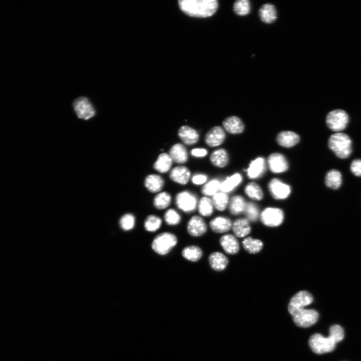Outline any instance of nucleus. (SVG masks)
<instances>
[{"mask_svg": "<svg viewBox=\"0 0 361 361\" xmlns=\"http://www.w3.org/2000/svg\"><path fill=\"white\" fill-rule=\"evenodd\" d=\"M178 4L187 15L201 18L213 16L219 7L217 0H180Z\"/></svg>", "mask_w": 361, "mask_h": 361, "instance_id": "1", "label": "nucleus"}, {"mask_svg": "<svg viewBox=\"0 0 361 361\" xmlns=\"http://www.w3.org/2000/svg\"><path fill=\"white\" fill-rule=\"evenodd\" d=\"M328 145L330 149L339 159H347L352 153V140L345 133H336L331 136Z\"/></svg>", "mask_w": 361, "mask_h": 361, "instance_id": "2", "label": "nucleus"}, {"mask_svg": "<svg viewBox=\"0 0 361 361\" xmlns=\"http://www.w3.org/2000/svg\"><path fill=\"white\" fill-rule=\"evenodd\" d=\"M178 239L175 235L169 232H163L154 239L152 243L153 250L160 256H165L177 244Z\"/></svg>", "mask_w": 361, "mask_h": 361, "instance_id": "3", "label": "nucleus"}, {"mask_svg": "<svg viewBox=\"0 0 361 361\" xmlns=\"http://www.w3.org/2000/svg\"><path fill=\"white\" fill-rule=\"evenodd\" d=\"M295 324L302 328H308L315 324L318 318V313L314 310L302 308L289 312Z\"/></svg>", "mask_w": 361, "mask_h": 361, "instance_id": "4", "label": "nucleus"}, {"mask_svg": "<svg viewBox=\"0 0 361 361\" xmlns=\"http://www.w3.org/2000/svg\"><path fill=\"white\" fill-rule=\"evenodd\" d=\"M349 122L348 114L342 110L332 111L326 118V123L329 128L336 133H341L346 129Z\"/></svg>", "mask_w": 361, "mask_h": 361, "instance_id": "5", "label": "nucleus"}, {"mask_svg": "<svg viewBox=\"0 0 361 361\" xmlns=\"http://www.w3.org/2000/svg\"><path fill=\"white\" fill-rule=\"evenodd\" d=\"M309 343L312 351L318 354L332 352L335 349L337 344L330 336L325 337L319 334L312 336Z\"/></svg>", "mask_w": 361, "mask_h": 361, "instance_id": "6", "label": "nucleus"}, {"mask_svg": "<svg viewBox=\"0 0 361 361\" xmlns=\"http://www.w3.org/2000/svg\"><path fill=\"white\" fill-rule=\"evenodd\" d=\"M74 110L78 118L88 120L96 115L95 108L87 97H79L73 103Z\"/></svg>", "mask_w": 361, "mask_h": 361, "instance_id": "7", "label": "nucleus"}, {"mask_svg": "<svg viewBox=\"0 0 361 361\" xmlns=\"http://www.w3.org/2000/svg\"><path fill=\"white\" fill-rule=\"evenodd\" d=\"M176 203L179 209L188 214L194 211L198 204L197 196L188 191H183L177 195Z\"/></svg>", "mask_w": 361, "mask_h": 361, "instance_id": "8", "label": "nucleus"}, {"mask_svg": "<svg viewBox=\"0 0 361 361\" xmlns=\"http://www.w3.org/2000/svg\"><path fill=\"white\" fill-rule=\"evenodd\" d=\"M262 222L269 227H277L282 224L284 220L283 210L277 208H267L265 209L261 215Z\"/></svg>", "mask_w": 361, "mask_h": 361, "instance_id": "9", "label": "nucleus"}, {"mask_svg": "<svg viewBox=\"0 0 361 361\" xmlns=\"http://www.w3.org/2000/svg\"><path fill=\"white\" fill-rule=\"evenodd\" d=\"M268 187L272 196L277 200L287 198L291 193L290 186L278 179L271 180L269 183Z\"/></svg>", "mask_w": 361, "mask_h": 361, "instance_id": "10", "label": "nucleus"}, {"mask_svg": "<svg viewBox=\"0 0 361 361\" xmlns=\"http://www.w3.org/2000/svg\"><path fill=\"white\" fill-rule=\"evenodd\" d=\"M313 301V295L308 291H301L296 293L291 298L289 306V312L305 308L311 305Z\"/></svg>", "mask_w": 361, "mask_h": 361, "instance_id": "11", "label": "nucleus"}, {"mask_svg": "<svg viewBox=\"0 0 361 361\" xmlns=\"http://www.w3.org/2000/svg\"><path fill=\"white\" fill-rule=\"evenodd\" d=\"M189 234L193 237H200L205 234L207 226L204 219L199 216H194L189 221L187 224Z\"/></svg>", "mask_w": 361, "mask_h": 361, "instance_id": "12", "label": "nucleus"}, {"mask_svg": "<svg viewBox=\"0 0 361 361\" xmlns=\"http://www.w3.org/2000/svg\"><path fill=\"white\" fill-rule=\"evenodd\" d=\"M268 163L270 171L274 173H281L287 171L288 162L285 157L280 153H274L268 158Z\"/></svg>", "mask_w": 361, "mask_h": 361, "instance_id": "13", "label": "nucleus"}, {"mask_svg": "<svg viewBox=\"0 0 361 361\" xmlns=\"http://www.w3.org/2000/svg\"><path fill=\"white\" fill-rule=\"evenodd\" d=\"M225 133L220 126H216L206 134L205 142L211 147H216L221 144L225 139Z\"/></svg>", "mask_w": 361, "mask_h": 361, "instance_id": "14", "label": "nucleus"}, {"mask_svg": "<svg viewBox=\"0 0 361 361\" xmlns=\"http://www.w3.org/2000/svg\"><path fill=\"white\" fill-rule=\"evenodd\" d=\"M225 130L232 134L241 133L244 129V125L240 118L236 116H231L226 118L223 122Z\"/></svg>", "mask_w": 361, "mask_h": 361, "instance_id": "15", "label": "nucleus"}, {"mask_svg": "<svg viewBox=\"0 0 361 361\" xmlns=\"http://www.w3.org/2000/svg\"><path fill=\"white\" fill-rule=\"evenodd\" d=\"M178 135L185 144L190 145L196 144L199 139L198 132L193 127L186 125L180 127Z\"/></svg>", "mask_w": 361, "mask_h": 361, "instance_id": "16", "label": "nucleus"}, {"mask_svg": "<svg viewBox=\"0 0 361 361\" xmlns=\"http://www.w3.org/2000/svg\"><path fill=\"white\" fill-rule=\"evenodd\" d=\"M265 169V162L263 158H258L250 163L246 171L250 179H257L263 175Z\"/></svg>", "mask_w": 361, "mask_h": 361, "instance_id": "17", "label": "nucleus"}, {"mask_svg": "<svg viewBox=\"0 0 361 361\" xmlns=\"http://www.w3.org/2000/svg\"><path fill=\"white\" fill-rule=\"evenodd\" d=\"M209 263L212 269L217 271H222L226 268L228 260L223 253L215 252L210 254Z\"/></svg>", "mask_w": 361, "mask_h": 361, "instance_id": "18", "label": "nucleus"}, {"mask_svg": "<svg viewBox=\"0 0 361 361\" xmlns=\"http://www.w3.org/2000/svg\"><path fill=\"white\" fill-rule=\"evenodd\" d=\"M220 243L224 250L228 254L233 255L240 250V244L237 239L233 235H226L221 237Z\"/></svg>", "mask_w": 361, "mask_h": 361, "instance_id": "19", "label": "nucleus"}, {"mask_svg": "<svg viewBox=\"0 0 361 361\" xmlns=\"http://www.w3.org/2000/svg\"><path fill=\"white\" fill-rule=\"evenodd\" d=\"M191 176L189 169L185 166H178L173 168L169 177L180 184L186 185L189 182Z\"/></svg>", "mask_w": 361, "mask_h": 361, "instance_id": "20", "label": "nucleus"}, {"mask_svg": "<svg viewBox=\"0 0 361 361\" xmlns=\"http://www.w3.org/2000/svg\"><path fill=\"white\" fill-rule=\"evenodd\" d=\"M169 155L173 161L180 164L186 163L188 160L186 148L181 144H174L169 150Z\"/></svg>", "mask_w": 361, "mask_h": 361, "instance_id": "21", "label": "nucleus"}, {"mask_svg": "<svg viewBox=\"0 0 361 361\" xmlns=\"http://www.w3.org/2000/svg\"><path fill=\"white\" fill-rule=\"evenodd\" d=\"M300 141V136L294 132L290 131H284L281 132L277 137L278 144L284 147H291Z\"/></svg>", "mask_w": 361, "mask_h": 361, "instance_id": "22", "label": "nucleus"}, {"mask_svg": "<svg viewBox=\"0 0 361 361\" xmlns=\"http://www.w3.org/2000/svg\"><path fill=\"white\" fill-rule=\"evenodd\" d=\"M210 226L215 232L223 233L229 231L232 227V224L229 218L219 217L211 221Z\"/></svg>", "mask_w": 361, "mask_h": 361, "instance_id": "23", "label": "nucleus"}, {"mask_svg": "<svg viewBox=\"0 0 361 361\" xmlns=\"http://www.w3.org/2000/svg\"><path fill=\"white\" fill-rule=\"evenodd\" d=\"M164 179L158 175H150L145 179V187L148 191L153 193L160 192L164 188Z\"/></svg>", "mask_w": 361, "mask_h": 361, "instance_id": "24", "label": "nucleus"}, {"mask_svg": "<svg viewBox=\"0 0 361 361\" xmlns=\"http://www.w3.org/2000/svg\"><path fill=\"white\" fill-rule=\"evenodd\" d=\"M261 20L265 24H271L277 19V11L271 4H264L259 10Z\"/></svg>", "mask_w": 361, "mask_h": 361, "instance_id": "25", "label": "nucleus"}, {"mask_svg": "<svg viewBox=\"0 0 361 361\" xmlns=\"http://www.w3.org/2000/svg\"><path fill=\"white\" fill-rule=\"evenodd\" d=\"M325 184L327 187L330 189L333 190L339 189L342 184L341 173L337 169H331L326 175Z\"/></svg>", "mask_w": 361, "mask_h": 361, "instance_id": "26", "label": "nucleus"}, {"mask_svg": "<svg viewBox=\"0 0 361 361\" xmlns=\"http://www.w3.org/2000/svg\"><path fill=\"white\" fill-rule=\"evenodd\" d=\"M212 164L218 168L226 167L229 162V156L223 148H219L212 152L210 157Z\"/></svg>", "mask_w": 361, "mask_h": 361, "instance_id": "27", "label": "nucleus"}, {"mask_svg": "<svg viewBox=\"0 0 361 361\" xmlns=\"http://www.w3.org/2000/svg\"><path fill=\"white\" fill-rule=\"evenodd\" d=\"M232 228L235 234L239 238L245 237L249 234L251 231L249 221L247 219L244 218L236 220L232 225Z\"/></svg>", "mask_w": 361, "mask_h": 361, "instance_id": "28", "label": "nucleus"}, {"mask_svg": "<svg viewBox=\"0 0 361 361\" xmlns=\"http://www.w3.org/2000/svg\"><path fill=\"white\" fill-rule=\"evenodd\" d=\"M183 257L192 262L199 261L203 256V251L201 248L195 245L188 246L185 247L182 251Z\"/></svg>", "mask_w": 361, "mask_h": 361, "instance_id": "29", "label": "nucleus"}, {"mask_svg": "<svg viewBox=\"0 0 361 361\" xmlns=\"http://www.w3.org/2000/svg\"><path fill=\"white\" fill-rule=\"evenodd\" d=\"M172 163L173 160L169 154L162 153L159 155L155 163L154 168L156 171L160 173H166L171 168Z\"/></svg>", "mask_w": 361, "mask_h": 361, "instance_id": "30", "label": "nucleus"}, {"mask_svg": "<svg viewBox=\"0 0 361 361\" xmlns=\"http://www.w3.org/2000/svg\"><path fill=\"white\" fill-rule=\"evenodd\" d=\"M242 180V177L240 174H235L228 177L224 182L220 183V190L225 193H230L237 187Z\"/></svg>", "mask_w": 361, "mask_h": 361, "instance_id": "31", "label": "nucleus"}, {"mask_svg": "<svg viewBox=\"0 0 361 361\" xmlns=\"http://www.w3.org/2000/svg\"><path fill=\"white\" fill-rule=\"evenodd\" d=\"M246 203L241 196L233 197L229 203V210L232 215L238 216L244 212Z\"/></svg>", "mask_w": 361, "mask_h": 361, "instance_id": "32", "label": "nucleus"}, {"mask_svg": "<svg viewBox=\"0 0 361 361\" xmlns=\"http://www.w3.org/2000/svg\"><path fill=\"white\" fill-rule=\"evenodd\" d=\"M246 194L254 200H261L264 198L263 191L261 187L256 183H248L245 188Z\"/></svg>", "mask_w": 361, "mask_h": 361, "instance_id": "33", "label": "nucleus"}, {"mask_svg": "<svg viewBox=\"0 0 361 361\" xmlns=\"http://www.w3.org/2000/svg\"><path fill=\"white\" fill-rule=\"evenodd\" d=\"M199 214L204 217H209L214 213V206L212 200L207 197L202 198L198 204Z\"/></svg>", "mask_w": 361, "mask_h": 361, "instance_id": "34", "label": "nucleus"}, {"mask_svg": "<svg viewBox=\"0 0 361 361\" xmlns=\"http://www.w3.org/2000/svg\"><path fill=\"white\" fill-rule=\"evenodd\" d=\"M244 248L249 253L252 254L260 252L263 248V242L259 240L247 238L242 242Z\"/></svg>", "mask_w": 361, "mask_h": 361, "instance_id": "35", "label": "nucleus"}, {"mask_svg": "<svg viewBox=\"0 0 361 361\" xmlns=\"http://www.w3.org/2000/svg\"><path fill=\"white\" fill-rule=\"evenodd\" d=\"M172 198L170 194L164 192L158 194L154 199V205L158 210H163L168 208L171 203Z\"/></svg>", "mask_w": 361, "mask_h": 361, "instance_id": "36", "label": "nucleus"}, {"mask_svg": "<svg viewBox=\"0 0 361 361\" xmlns=\"http://www.w3.org/2000/svg\"><path fill=\"white\" fill-rule=\"evenodd\" d=\"M162 220L157 216L151 215L145 220L144 227L148 232H154L158 230L162 226Z\"/></svg>", "mask_w": 361, "mask_h": 361, "instance_id": "37", "label": "nucleus"}, {"mask_svg": "<svg viewBox=\"0 0 361 361\" xmlns=\"http://www.w3.org/2000/svg\"><path fill=\"white\" fill-rule=\"evenodd\" d=\"M214 207L219 211L225 210L229 203L228 196L223 193H218L213 196L212 200Z\"/></svg>", "mask_w": 361, "mask_h": 361, "instance_id": "38", "label": "nucleus"}, {"mask_svg": "<svg viewBox=\"0 0 361 361\" xmlns=\"http://www.w3.org/2000/svg\"><path fill=\"white\" fill-rule=\"evenodd\" d=\"M233 10L239 16H245L249 14L251 10V5L248 0H239L233 6Z\"/></svg>", "mask_w": 361, "mask_h": 361, "instance_id": "39", "label": "nucleus"}, {"mask_svg": "<svg viewBox=\"0 0 361 361\" xmlns=\"http://www.w3.org/2000/svg\"><path fill=\"white\" fill-rule=\"evenodd\" d=\"M220 183L217 179H213L207 183L202 189V193L206 196H214L220 190Z\"/></svg>", "mask_w": 361, "mask_h": 361, "instance_id": "40", "label": "nucleus"}, {"mask_svg": "<svg viewBox=\"0 0 361 361\" xmlns=\"http://www.w3.org/2000/svg\"><path fill=\"white\" fill-rule=\"evenodd\" d=\"M244 212L248 221H256L259 218V209L256 204L252 202L247 203Z\"/></svg>", "mask_w": 361, "mask_h": 361, "instance_id": "41", "label": "nucleus"}, {"mask_svg": "<svg viewBox=\"0 0 361 361\" xmlns=\"http://www.w3.org/2000/svg\"><path fill=\"white\" fill-rule=\"evenodd\" d=\"M166 223L168 225H177L181 221V217L178 212L173 209L168 210L164 216Z\"/></svg>", "mask_w": 361, "mask_h": 361, "instance_id": "42", "label": "nucleus"}, {"mask_svg": "<svg viewBox=\"0 0 361 361\" xmlns=\"http://www.w3.org/2000/svg\"><path fill=\"white\" fill-rule=\"evenodd\" d=\"M135 217L131 214L123 216L120 220V225L122 229L129 231L134 228L135 225Z\"/></svg>", "mask_w": 361, "mask_h": 361, "instance_id": "43", "label": "nucleus"}, {"mask_svg": "<svg viewBox=\"0 0 361 361\" xmlns=\"http://www.w3.org/2000/svg\"><path fill=\"white\" fill-rule=\"evenodd\" d=\"M336 343L341 342L344 337V331L339 325H334L330 329V335Z\"/></svg>", "mask_w": 361, "mask_h": 361, "instance_id": "44", "label": "nucleus"}, {"mask_svg": "<svg viewBox=\"0 0 361 361\" xmlns=\"http://www.w3.org/2000/svg\"><path fill=\"white\" fill-rule=\"evenodd\" d=\"M350 171L355 176L361 177V159H355L352 162Z\"/></svg>", "mask_w": 361, "mask_h": 361, "instance_id": "45", "label": "nucleus"}, {"mask_svg": "<svg viewBox=\"0 0 361 361\" xmlns=\"http://www.w3.org/2000/svg\"><path fill=\"white\" fill-rule=\"evenodd\" d=\"M207 180V176L204 174H196L192 179L193 183L198 185L205 183Z\"/></svg>", "mask_w": 361, "mask_h": 361, "instance_id": "46", "label": "nucleus"}, {"mask_svg": "<svg viewBox=\"0 0 361 361\" xmlns=\"http://www.w3.org/2000/svg\"><path fill=\"white\" fill-rule=\"evenodd\" d=\"M207 151L203 148H195L191 152V155L197 158L204 157L207 155Z\"/></svg>", "mask_w": 361, "mask_h": 361, "instance_id": "47", "label": "nucleus"}]
</instances>
